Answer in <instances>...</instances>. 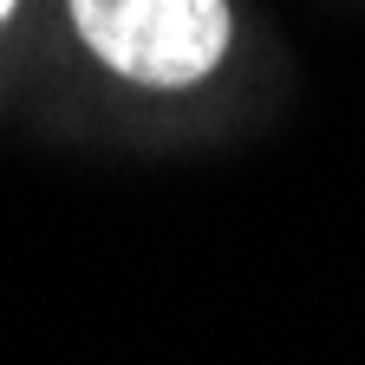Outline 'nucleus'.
<instances>
[{"label": "nucleus", "instance_id": "f257e3e1", "mask_svg": "<svg viewBox=\"0 0 365 365\" xmlns=\"http://www.w3.org/2000/svg\"><path fill=\"white\" fill-rule=\"evenodd\" d=\"M72 20L137 85H196L228 53V0H72Z\"/></svg>", "mask_w": 365, "mask_h": 365}, {"label": "nucleus", "instance_id": "f03ea898", "mask_svg": "<svg viewBox=\"0 0 365 365\" xmlns=\"http://www.w3.org/2000/svg\"><path fill=\"white\" fill-rule=\"evenodd\" d=\"M7 14H14V0H0V20H7Z\"/></svg>", "mask_w": 365, "mask_h": 365}]
</instances>
